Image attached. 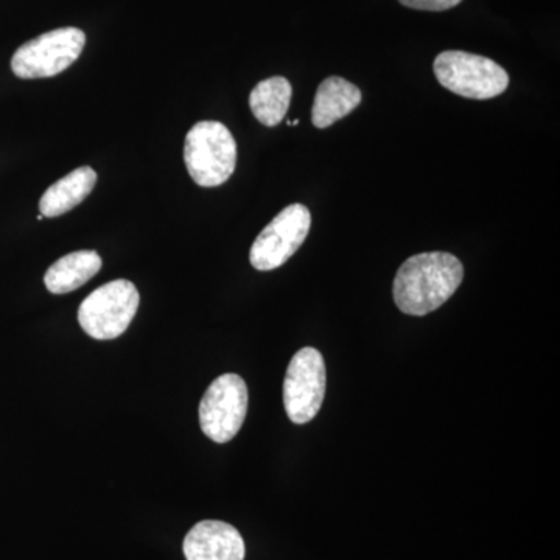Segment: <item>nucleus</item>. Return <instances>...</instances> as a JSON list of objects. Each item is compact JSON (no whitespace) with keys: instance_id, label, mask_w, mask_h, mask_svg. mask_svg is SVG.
<instances>
[{"instance_id":"14","label":"nucleus","mask_w":560,"mask_h":560,"mask_svg":"<svg viewBox=\"0 0 560 560\" xmlns=\"http://www.w3.org/2000/svg\"><path fill=\"white\" fill-rule=\"evenodd\" d=\"M399 2L412 10L445 11L455 9L463 0H399Z\"/></svg>"},{"instance_id":"4","label":"nucleus","mask_w":560,"mask_h":560,"mask_svg":"<svg viewBox=\"0 0 560 560\" xmlns=\"http://www.w3.org/2000/svg\"><path fill=\"white\" fill-rule=\"evenodd\" d=\"M139 304V291L130 280L117 279L105 283L81 302V329L94 340H116L130 327Z\"/></svg>"},{"instance_id":"11","label":"nucleus","mask_w":560,"mask_h":560,"mask_svg":"<svg viewBox=\"0 0 560 560\" xmlns=\"http://www.w3.org/2000/svg\"><path fill=\"white\" fill-rule=\"evenodd\" d=\"M97 183V173L91 167H80L65 178L51 184L39 200L40 215L46 219L65 215L90 197Z\"/></svg>"},{"instance_id":"10","label":"nucleus","mask_w":560,"mask_h":560,"mask_svg":"<svg viewBox=\"0 0 560 560\" xmlns=\"http://www.w3.org/2000/svg\"><path fill=\"white\" fill-rule=\"evenodd\" d=\"M361 98V91L355 84L341 77H329L316 91L312 109L313 125L320 130L331 127L335 121L359 108Z\"/></svg>"},{"instance_id":"12","label":"nucleus","mask_w":560,"mask_h":560,"mask_svg":"<svg viewBox=\"0 0 560 560\" xmlns=\"http://www.w3.org/2000/svg\"><path fill=\"white\" fill-rule=\"evenodd\" d=\"M102 257L95 250L70 253L55 261L44 276L47 290L54 294H68L90 282L102 268Z\"/></svg>"},{"instance_id":"6","label":"nucleus","mask_w":560,"mask_h":560,"mask_svg":"<svg viewBox=\"0 0 560 560\" xmlns=\"http://www.w3.org/2000/svg\"><path fill=\"white\" fill-rule=\"evenodd\" d=\"M248 411V386L237 374H223L212 382L200 404L202 433L226 444L237 436Z\"/></svg>"},{"instance_id":"8","label":"nucleus","mask_w":560,"mask_h":560,"mask_svg":"<svg viewBox=\"0 0 560 560\" xmlns=\"http://www.w3.org/2000/svg\"><path fill=\"white\" fill-rule=\"evenodd\" d=\"M312 226L311 210L290 205L260 232L253 243L249 261L256 270L272 271L282 267L301 248Z\"/></svg>"},{"instance_id":"7","label":"nucleus","mask_w":560,"mask_h":560,"mask_svg":"<svg viewBox=\"0 0 560 560\" xmlns=\"http://www.w3.org/2000/svg\"><path fill=\"white\" fill-rule=\"evenodd\" d=\"M326 363L318 349L304 348L291 359L283 381V405L293 423L316 418L326 397Z\"/></svg>"},{"instance_id":"13","label":"nucleus","mask_w":560,"mask_h":560,"mask_svg":"<svg viewBox=\"0 0 560 560\" xmlns=\"http://www.w3.org/2000/svg\"><path fill=\"white\" fill-rule=\"evenodd\" d=\"M293 88L283 77L260 81L249 95L254 117L265 127H276L289 113Z\"/></svg>"},{"instance_id":"9","label":"nucleus","mask_w":560,"mask_h":560,"mask_svg":"<svg viewBox=\"0 0 560 560\" xmlns=\"http://www.w3.org/2000/svg\"><path fill=\"white\" fill-rule=\"evenodd\" d=\"M187 560H243L245 541L230 523L205 521L197 523L183 544Z\"/></svg>"},{"instance_id":"5","label":"nucleus","mask_w":560,"mask_h":560,"mask_svg":"<svg viewBox=\"0 0 560 560\" xmlns=\"http://www.w3.org/2000/svg\"><path fill=\"white\" fill-rule=\"evenodd\" d=\"M84 44L86 35L80 28L66 27L44 33L22 44L11 58V69L20 79H49L79 60Z\"/></svg>"},{"instance_id":"1","label":"nucleus","mask_w":560,"mask_h":560,"mask_svg":"<svg viewBox=\"0 0 560 560\" xmlns=\"http://www.w3.org/2000/svg\"><path fill=\"white\" fill-rule=\"evenodd\" d=\"M463 279V264L453 254L442 250L416 254L397 271L394 301L405 315L425 316L451 300Z\"/></svg>"},{"instance_id":"2","label":"nucleus","mask_w":560,"mask_h":560,"mask_svg":"<svg viewBox=\"0 0 560 560\" xmlns=\"http://www.w3.org/2000/svg\"><path fill=\"white\" fill-rule=\"evenodd\" d=\"M184 162L190 178L201 187H219L237 165V143L220 121H198L186 136Z\"/></svg>"},{"instance_id":"3","label":"nucleus","mask_w":560,"mask_h":560,"mask_svg":"<svg viewBox=\"0 0 560 560\" xmlns=\"http://www.w3.org/2000/svg\"><path fill=\"white\" fill-rule=\"evenodd\" d=\"M433 70L445 90L471 101L499 97L510 86L506 70L490 58L469 51H442L434 60Z\"/></svg>"}]
</instances>
